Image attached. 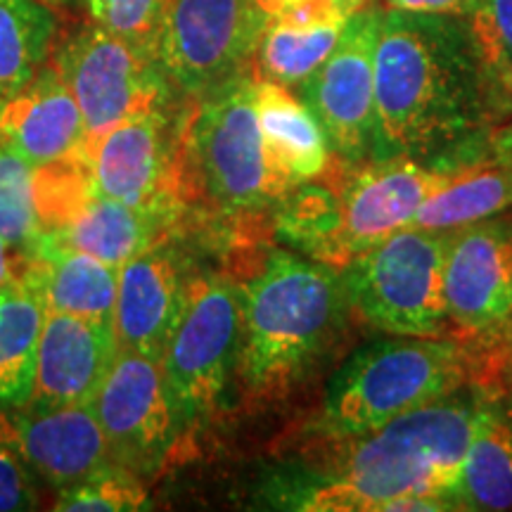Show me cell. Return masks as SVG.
<instances>
[{
    "instance_id": "1",
    "label": "cell",
    "mask_w": 512,
    "mask_h": 512,
    "mask_svg": "<svg viewBox=\"0 0 512 512\" xmlns=\"http://www.w3.org/2000/svg\"><path fill=\"white\" fill-rule=\"evenodd\" d=\"M498 86L470 19L382 10L375 46L377 157L422 159L472 136Z\"/></svg>"
},
{
    "instance_id": "2",
    "label": "cell",
    "mask_w": 512,
    "mask_h": 512,
    "mask_svg": "<svg viewBox=\"0 0 512 512\" xmlns=\"http://www.w3.org/2000/svg\"><path fill=\"white\" fill-rule=\"evenodd\" d=\"M475 403L446 396L377 430L323 439L332 460L323 479L297 498L299 510H458L456 491Z\"/></svg>"
},
{
    "instance_id": "3",
    "label": "cell",
    "mask_w": 512,
    "mask_h": 512,
    "mask_svg": "<svg viewBox=\"0 0 512 512\" xmlns=\"http://www.w3.org/2000/svg\"><path fill=\"white\" fill-rule=\"evenodd\" d=\"M235 375L254 401L285 396L318 361L347 304L342 275L287 249H266L242 266Z\"/></svg>"
},
{
    "instance_id": "4",
    "label": "cell",
    "mask_w": 512,
    "mask_h": 512,
    "mask_svg": "<svg viewBox=\"0 0 512 512\" xmlns=\"http://www.w3.org/2000/svg\"><path fill=\"white\" fill-rule=\"evenodd\" d=\"M256 74H238L190 98L178 117V204L223 221L275 214L292 185L261 136L254 102Z\"/></svg>"
},
{
    "instance_id": "5",
    "label": "cell",
    "mask_w": 512,
    "mask_h": 512,
    "mask_svg": "<svg viewBox=\"0 0 512 512\" xmlns=\"http://www.w3.org/2000/svg\"><path fill=\"white\" fill-rule=\"evenodd\" d=\"M453 166L373 159L349 166L337 185L299 183L275 209V233L299 254L332 268L413 223L415 211L451 181Z\"/></svg>"
},
{
    "instance_id": "6",
    "label": "cell",
    "mask_w": 512,
    "mask_h": 512,
    "mask_svg": "<svg viewBox=\"0 0 512 512\" xmlns=\"http://www.w3.org/2000/svg\"><path fill=\"white\" fill-rule=\"evenodd\" d=\"M475 373L460 339H380L344 363L330 382L316 432L344 439L377 430L399 415L446 399Z\"/></svg>"
},
{
    "instance_id": "7",
    "label": "cell",
    "mask_w": 512,
    "mask_h": 512,
    "mask_svg": "<svg viewBox=\"0 0 512 512\" xmlns=\"http://www.w3.org/2000/svg\"><path fill=\"white\" fill-rule=\"evenodd\" d=\"M446 233L401 228L339 268L347 304L394 337H448Z\"/></svg>"
},
{
    "instance_id": "8",
    "label": "cell",
    "mask_w": 512,
    "mask_h": 512,
    "mask_svg": "<svg viewBox=\"0 0 512 512\" xmlns=\"http://www.w3.org/2000/svg\"><path fill=\"white\" fill-rule=\"evenodd\" d=\"M238 330L235 285L209 273L188 275L181 316L162 354L183 446L190 432L207 425L221 408L230 370H235Z\"/></svg>"
},
{
    "instance_id": "9",
    "label": "cell",
    "mask_w": 512,
    "mask_h": 512,
    "mask_svg": "<svg viewBox=\"0 0 512 512\" xmlns=\"http://www.w3.org/2000/svg\"><path fill=\"white\" fill-rule=\"evenodd\" d=\"M266 15L254 0H166L157 62L185 98L249 72Z\"/></svg>"
},
{
    "instance_id": "10",
    "label": "cell",
    "mask_w": 512,
    "mask_h": 512,
    "mask_svg": "<svg viewBox=\"0 0 512 512\" xmlns=\"http://www.w3.org/2000/svg\"><path fill=\"white\" fill-rule=\"evenodd\" d=\"M55 67L79 105L86 143L128 117L169 107L174 91L155 55L93 22L67 38Z\"/></svg>"
},
{
    "instance_id": "11",
    "label": "cell",
    "mask_w": 512,
    "mask_h": 512,
    "mask_svg": "<svg viewBox=\"0 0 512 512\" xmlns=\"http://www.w3.org/2000/svg\"><path fill=\"white\" fill-rule=\"evenodd\" d=\"M91 406L112 460L138 477H155L183 448L159 358L117 351Z\"/></svg>"
},
{
    "instance_id": "12",
    "label": "cell",
    "mask_w": 512,
    "mask_h": 512,
    "mask_svg": "<svg viewBox=\"0 0 512 512\" xmlns=\"http://www.w3.org/2000/svg\"><path fill=\"white\" fill-rule=\"evenodd\" d=\"M380 19L382 10L373 3L358 10L328 60L299 86L332 152L347 166L377 157L375 46Z\"/></svg>"
},
{
    "instance_id": "13",
    "label": "cell",
    "mask_w": 512,
    "mask_h": 512,
    "mask_svg": "<svg viewBox=\"0 0 512 512\" xmlns=\"http://www.w3.org/2000/svg\"><path fill=\"white\" fill-rule=\"evenodd\" d=\"M83 150L95 192L178 221V117L169 107L119 121Z\"/></svg>"
},
{
    "instance_id": "14",
    "label": "cell",
    "mask_w": 512,
    "mask_h": 512,
    "mask_svg": "<svg viewBox=\"0 0 512 512\" xmlns=\"http://www.w3.org/2000/svg\"><path fill=\"white\" fill-rule=\"evenodd\" d=\"M444 297L453 332L482 335L512 320V226L479 221L446 233Z\"/></svg>"
},
{
    "instance_id": "15",
    "label": "cell",
    "mask_w": 512,
    "mask_h": 512,
    "mask_svg": "<svg viewBox=\"0 0 512 512\" xmlns=\"http://www.w3.org/2000/svg\"><path fill=\"white\" fill-rule=\"evenodd\" d=\"M0 444L60 491L114 463L91 403L0 408Z\"/></svg>"
},
{
    "instance_id": "16",
    "label": "cell",
    "mask_w": 512,
    "mask_h": 512,
    "mask_svg": "<svg viewBox=\"0 0 512 512\" xmlns=\"http://www.w3.org/2000/svg\"><path fill=\"white\" fill-rule=\"evenodd\" d=\"M185 283L188 275L169 235L126 261L119 268L117 304L112 313L117 351H133L162 361L181 316Z\"/></svg>"
},
{
    "instance_id": "17",
    "label": "cell",
    "mask_w": 512,
    "mask_h": 512,
    "mask_svg": "<svg viewBox=\"0 0 512 512\" xmlns=\"http://www.w3.org/2000/svg\"><path fill=\"white\" fill-rule=\"evenodd\" d=\"M117 356L110 320L46 311L36 349L31 406L93 403Z\"/></svg>"
},
{
    "instance_id": "18",
    "label": "cell",
    "mask_w": 512,
    "mask_h": 512,
    "mask_svg": "<svg viewBox=\"0 0 512 512\" xmlns=\"http://www.w3.org/2000/svg\"><path fill=\"white\" fill-rule=\"evenodd\" d=\"M0 147L36 169L83 152L81 110L55 64L48 62L22 91L0 102Z\"/></svg>"
},
{
    "instance_id": "19",
    "label": "cell",
    "mask_w": 512,
    "mask_h": 512,
    "mask_svg": "<svg viewBox=\"0 0 512 512\" xmlns=\"http://www.w3.org/2000/svg\"><path fill=\"white\" fill-rule=\"evenodd\" d=\"M373 0H299L266 17L254 55L259 79L299 88L328 60L349 19Z\"/></svg>"
},
{
    "instance_id": "20",
    "label": "cell",
    "mask_w": 512,
    "mask_h": 512,
    "mask_svg": "<svg viewBox=\"0 0 512 512\" xmlns=\"http://www.w3.org/2000/svg\"><path fill=\"white\" fill-rule=\"evenodd\" d=\"M22 278L46 304V311L110 320L117 304L119 268L41 233L29 249Z\"/></svg>"
},
{
    "instance_id": "21",
    "label": "cell",
    "mask_w": 512,
    "mask_h": 512,
    "mask_svg": "<svg viewBox=\"0 0 512 512\" xmlns=\"http://www.w3.org/2000/svg\"><path fill=\"white\" fill-rule=\"evenodd\" d=\"M256 117L273 164L292 185L328 174L332 147L316 114L292 88L256 76Z\"/></svg>"
},
{
    "instance_id": "22",
    "label": "cell",
    "mask_w": 512,
    "mask_h": 512,
    "mask_svg": "<svg viewBox=\"0 0 512 512\" xmlns=\"http://www.w3.org/2000/svg\"><path fill=\"white\" fill-rule=\"evenodd\" d=\"M171 226L174 221L164 216L128 207L124 202L93 192L72 219L43 235L121 268L133 256L166 238Z\"/></svg>"
},
{
    "instance_id": "23",
    "label": "cell",
    "mask_w": 512,
    "mask_h": 512,
    "mask_svg": "<svg viewBox=\"0 0 512 512\" xmlns=\"http://www.w3.org/2000/svg\"><path fill=\"white\" fill-rule=\"evenodd\" d=\"M512 207V166L491 147V155L453 166L444 188L420 204L413 228L451 233V230L489 221Z\"/></svg>"
},
{
    "instance_id": "24",
    "label": "cell",
    "mask_w": 512,
    "mask_h": 512,
    "mask_svg": "<svg viewBox=\"0 0 512 512\" xmlns=\"http://www.w3.org/2000/svg\"><path fill=\"white\" fill-rule=\"evenodd\" d=\"M456 505L458 510L512 508V427L494 406H477Z\"/></svg>"
},
{
    "instance_id": "25",
    "label": "cell",
    "mask_w": 512,
    "mask_h": 512,
    "mask_svg": "<svg viewBox=\"0 0 512 512\" xmlns=\"http://www.w3.org/2000/svg\"><path fill=\"white\" fill-rule=\"evenodd\" d=\"M43 318L46 304L24 278L0 290V408L29 401Z\"/></svg>"
},
{
    "instance_id": "26",
    "label": "cell",
    "mask_w": 512,
    "mask_h": 512,
    "mask_svg": "<svg viewBox=\"0 0 512 512\" xmlns=\"http://www.w3.org/2000/svg\"><path fill=\"white\" fill-rule=\"evenodd\" d=\"M57 27V12L43 0H0V102L50 62Z\"/></svg>"
},
{
    "instance_id": "27",
    "label": "cell",
    "mask_w": 512,
    "mask_h": 512,
    "mask_svg": "<svg viewBox=\"0 0 512 512\" xmlns=\"http://www.w3.org/2000/svg\"><path fill=\"white\" fill-rule=\"evenodd\" d=\"M43 228L36 204V166L0 147V238L29 254Z\"/></svg>"
},
{
    "instance_id": "28",
    "label": "cell",
    "mask_w": 512,
    "mask_h": 512,
    "mask_svg": "<svg viewBox=\"0 0 512 512\" xmlns=\"http://www.w3.org/2000/svg\"><path fill=\"white\" fill-rule=\"evenodd\" d=\"M150 508L145 479L128 467L107 463L57 496L60 512H136Z\"/></svg>"
},
{
    "instance_id": "29",
    "label": "cell",
    "mask_w": 512,
    "mask_h": 512,
    "mask_svg": "<svg viewBox=\"0 0 512 512\" xmlns=\"http://www.w3.org/2000/svg\"><path fill=\"white\" fill-rule=\"evenodd\" d=\"M83 5L93 24L155 55L166 0H83Z\"/></svg>"
},
{
    "instance_id": "30",
    "label": "cell",
    "mask_w": 512,
    "mask_h": 512,
    "mask_svg": "<svg viewBox=\"0 0 512 512\" xmlns=\"http://www.w3.org/2000/svg\"><path fill=\"white\" fill-rule=\"evenodd\" d=\"M467 19L498 86L512 95V0H477Z\"/></svg>"
},
{
    "instance_id": "31",
    "label": "cell",
    "mask_w": 512,
    "mask_h": 512,
    "mask_svg": "<svg viewBox=\"0 0 512 512\" xmlns=\"http://www.w3.org/2000/svg\"><path fill=\"white\" fill-rule=\"evenodd\" d=\"M31 477L29 467L0 444V512L36 508L38 496Z\"/></svg>"
},
{
    "instance_id": "32",
    "label": "cell",
    "mask_w": 512,
    "mask_h": 512,
    "mask_svg": "<svg viewBox=\"0 0 512 512\" xmlns=\"http://www.w3.org/2000/svg\"><path fill=\"white\" fill-rule=\"evenodd\" d=\"M477 0H384L387 10L420 12V15H456L467 17Z\"/></svg>"
},
{
    "instance_id": "33",
    "label": "cell",
    "mask_w": 512,
    "mask_h": 512,
    "mask_svg": "<svg viewBox=\"0 0 512 512\" xmlns=\"http://www.w3.org/2000/svg\"><path fill=\"white\" fill-rule=\"evenodd\" d=\"M24 264H27V256L15 252L8 242L0 238V290L22 278Z\"/></svg>"
},
{
    "instance_id": "34",
    "label": "cell",
    "mask_w": 512,
    "mask_h": 512,
    "mask_svg": "<svg viewBox=\"0 0 512 512\" xmlns=\"http://www.w3.org/2000/svg\"><path fill=\"white\" fill-rule=\"evenodd\" d=\"M491 143H494V147L498 150V155H501L505 162L512 166V126L501 128V131L496 133Z\"/></svg>"
},
{
    "instance_id": "35",
    "label": "cell",
    "mask_w": 512,
    "mask_h": 512,
    "mask_svg": "<svg viewBox=\"0 0 512 512\" xmlns=\"http://www.w3.org/2000/svg\"><path fill=\"white\" fill-rule=\"evenodd\" d=\"M254 3H256V8H259L268 17V15H273V12L287 8V5L299 3V0H254Z\"/></svg>"
},
{
    "instance_id": "36",
    "label": "cell",
    "mask_w": 512,
    "mask_h": 512,
    "mask_svg": "<svg viewBox=\"0 0 512 512\" xmlns=\"http://www.w3.org/2000/svg\"><path fill=\"white\" fill-rule=\"evenodd\" d=\"M503 328H508V330H512V323H508V325H503ZM505 361H503V368H512V335H510V339H508V344H505ZM508 373H512V370H508Z\"/></svg>"
},
{
    "instance_id": "37",
    "label": "cell",
    "mask_w": 512,
    "mask_h": 512,
    "mask_svg": "<svg viewBox=\"0 0 512 512\" xmlns=\"http://www.w3.org/2000/svg\"><path fill=\"white\" fill-rule=\"evenodd\" d=\"M43 3L53 5V8H69V5H72L74 0H43Z\"/></svg>"
},
{
    "instance_id": "38",
    "label": "cell",
    "mask_w": 512,
    "mask_h": 512,
    "mask_svg": "<svg viewBox=\"0 0 512 512\" xmlns=\"http://www.w3.org/2000/svg\"><path fill=\"white\" fill-rule=\"evenodd\" d=\"M510 323H512V320H510Z\"/></svg>"
}]
</instances>
